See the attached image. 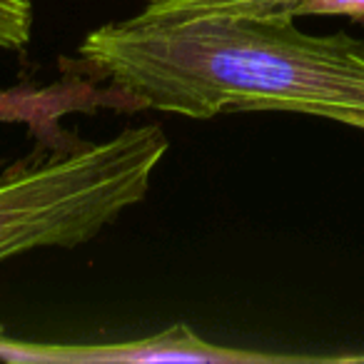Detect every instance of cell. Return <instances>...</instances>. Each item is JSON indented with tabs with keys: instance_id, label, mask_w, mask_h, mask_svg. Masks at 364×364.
Here are the masks:
<instances>
[{
	"instance_id": "cell-4",
	"label": "cell",
	"mask_w": 364,
	"mask_h": 364,
	"mask_svg": "<svg viewBox=\"0 0 364 364\" xmlns=\"http://www.w3.org/2000/svg\"><path fill=\"white\" fill-rule=\"evenodd\" d=\"M130 105V97L117 87H97L87 80H58L50 85L0 87V122L26 125L43 142L60 140V120L68 115H92L100 107Z\"/></svg>"
},
{
	"instance_id": "cell-2",
	"label": "cell",
	"mask_w": 364,
	"mask_h": 364,
	"mask_svg": "<svg viewBox=\"0 0 364 364\" xmlns=\"http://www.w3.org/2000/svg\"><path fill=\"white\" fill-rule=\"evenodd\" d=\"M170 150L157 125L125 127L0 175V262L46 247H77L142 203Z\"/></svg>"
},
{
	"instance_id": "cell-5",
	"label": "cell",
	"mask_w": 364,
	"mask_h": 364,
	"mask_svg": "<svg viewBox=\"0 0 364 364\" xmlns=\"http://www.w3.org/2000/svg\"><path fill=\"white\" fill-rule=\"evenodd\" d=\"M137 16L150 21L185 16L292 18V21L302 16L364 18V0H145Z\"/></svg>"
},
{
	"instance_id": "cell-3",
	"label": "cell",
	"mask_w": 364,
	"mask_h": 364,
	"mask_svg": "<svg viewBox=\"0 0 364 364\" xmlns=\"http://www.w3.org/2000/svg\"><path fill=\"white\" fill-rule=\"evenodd\" d=\"M0 359L28 364H262V362H299L302 357L247 352L223 347L203 339L188 324H175L152 337L117 344H36L16 342L0 334Z\"/></svg>"
},
{
	"instance_id": "cell-1",
	"label": "cell",
	"mask_w": 364,
	"mask_h": 364,
	"mask_svg": "<svg viewBox=\"0 0 364 364\" xmlns=\"http://www.w3.org/2000/svg\"><path fill=\"white\" fill-rule=\"evenodd\" d=\"M80 58L135 107L208 120L225 112H364V43L292 18L185 16L107 23Z\"/></svg>"
},
{
	"instance_id": "cell-7",
	"label": "cell",
	"mask_w": 364,
	"mask_h": 364,
	"mask_svg": "<svg viewBox=\"0 0 364 364\" xmlns=\"http://www.w3.org/2000/svg\"><path fill=\"white\" fill-rule=\"evenodd\" d=\"M337 122L349 125V127H357V130H364V112H344Z\"/></svg>"
},
{
	"instance_id": "cell-6",
	"label": "cell",
	"mask_w": 364,
	"mask_h": 364,
	"mask_svg": "<svg viewBox=\"0 0 364 364\" xmlns=\"http://www.w3.org/2000/svg\"><path fill=\"white\" fill-rule=\"evenodd\" d=\"M31 0H0V48L3 50H23L31 43Z\"/></svg>"
}]
</instances>
